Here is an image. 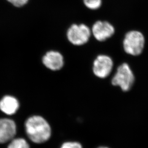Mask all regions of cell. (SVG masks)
<instances>
[{"label": "cell", "mask_w": 148, "mask_h": 148, "mask_svg": "<svg viewBox=\"0 0 148 148\" xmlns=\"http://www.w3.org/2000/svg\"><path fill=\"white\" fill-rule=\"evenodd\" d=\"M113 66V60L110 57L106 55H100L94 61L92 70L96 77L104 79L110 74Z\"/></svg>", "instance_id": "cell-5"}, {"label": "cell", "mask_w": 148, "mask_h": 148, "mask_svg": "<svg viewBox=\"0 0 148 148\" xmlns=\"http://www.w3.org/2000/svg\"><path fill=\"white\" fill-rule=\"evenodd\" d=\"M145 38L142 33L136 30L130 31L126 34L123 40L124 51L132 56L141 54L145 46Z\"/></svg>", "instance_id": "cell-2"}, {"label": "cell", "mask_w": 148, "mask_h": 148, "mask_svg": "<svg viewBox=\"0 0 148 148\" xmlns=\"http://www.w3.org/2000/svg\"><path fill=\"white\" fill-rule=\"evenodd\" d=\"M7 148H30V146L25 139L18 138L11 140Z\"/></svg>", "instance_id": "cell-10"}, {"label": "cell", "mask_w": 148, "mask_h": 148, "mask_svg": "<svg viewBox=\"0 0 148 148\" xmlns=\"http://www.w3.org/2000/svg\"><path fill=\"white\" fill-rule=\"evenodd\" d=\"M19 103L17 98L11 95H6L0 100V110L6 115H14L19 108Z\"/></svg>", "instance_id": "cell-9"}, {"label": "cell", "mask_w": 148, "mask_h": 148, "mask_svg": "<svg viewBox=\"0 0 148 148\" xmlns=\"http://www.w3.org/2000/svg\"><path fill=\"white\" fill-rule=\"evenodd\" d=\"M108 148V147H99V148Z\"/></svg>", "instance_id": "cell-14"}, {"label": "cell", "mask_w": 148, "mask_h": 148, "mask_svg": "<svg viewBox=\"0 0 148 148\" xmlns=\"http://www.w3.org/2000/svg\"><path fill=\"white\" fill-rule=\"evenodd\" d=\"M60 148H82V146L77 141H66L62 144Z\"/></svg>", "instance_id": "cell-12"}, {"label": "cell", "mask_w": 148, "mask_h": 148, "mask_svg": "<svg viewBox=\"0 0 148 148\" xmlns=\"http://www.w3.org/2000/svg\"><path fill=\"white\" fill-rule=\"evenodd\" d=\"M17 133V125L14 120L3 118L0 119V143L13 140Z\"/></svg>", "instance_id": "cell-8"}, {"label": "cell", "mask_w": 148, "mask_h": 148, "mask_svg": "<svg viewBox=\"0 0 148 148\" xmlns=\"http://www.w3.org/2000/svg\"><path fill=\"white\" fill-rule=\"evenodd\" d=\"M135 81L133 72L129 64L124 63L119 66L116 73L112 78V84L119 86L123 91H128L131 89Z\"/></svg>", "instance_id": "cell-3"}, {"label": "cell", "mask_w": 148, "mask_h": 148, "mask_svg": "<svg viewBox=\"0 0 148 148\" xmlns=\"http://www.w3.org/2000/svg\"><path fill=\"white\" fill-rule=\"evenodd\" d=\"M9 3L14 5L15 7H22L27 4L28 0H7Z\"/></svg>", "instance_id": "cell-13"}, {"label": "cell", "mask_w": 148, "mask_h": 148, "mask_svg": "<svg viewBox=\"0 0 148 148\" xmlns=\"http://www.w3.org/2000/svg\"><path fill=\"white\" fill-rule=\"evenodd\" d=\"M83 1L86 7L92 10H97L102 4V0H83Z\"/></svg>", "instance_id": "cell-11"}, {"label": "cell", "mask_w": 148, "mask_h": 148, "mask_svg": "<svg viewBox=\"0 0 148 148\" xmlns=\"http://www.w3.org/2000/svg\"><path fill=\"white\" fill-rule=\"evenodd\" d=\"M27 136L33 143L42 144L49 140L52 135V129L49 122L42 116L34 115L25 123Z\"/></svg>", "instance_id": "cell-1"}, {"label": "cell", "mask_w": 148, "mask_h": 148, "mask_svg": "<svg viewBox=\"0 0 148 148\" xmlns=\"http://www.w3.org/2000/svg\"><path fill=\"white\" fill-rule=\"evenodd\" d=\"M91 31L97 40L102 42L113 36L115 28L107 21H98L92 25Z\"/></svg>", "instance_id": "cell-6"}, {"label": "cell", "mask_w": 148, "mask_h": 148, "mask_svg": "<svg viewBox=\"0 0 148 148\" xmlns=\"http://www.w3.org/2000/svg\"><path fill=\"white\" fill-rule=\"evenodd\" d=\"M91 35V31L85 24H73L67 30L66 36L69 41L75 46L87 43Z\"/></svg>", "instance_id": "cell-4"}, {"label": "cell", "mask_w": 148, "mask_h": 148, "mask_svg": "<svg viewBox=\"0 0 148 148\" xmlns=\"http://www.w3.org/2000/svg\"><path fill=\"white\" fill-rule=\"evenodd\" d=\"M42 62L47 68L53 71H59L64 65V57L61 53L55 50L47 52L42 57Z\"/></svg>", "instance_id": "cell-7"}]
</instances>
